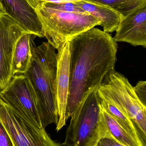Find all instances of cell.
I'll return each mask as SVG.
<instances>
[{
	"mask_svg": "<svg viewBox=\"0 0 146 146\" xmlns=\"http://www.w3.org/2000/svg\"><path fill=\"white\" fill-rule=\"evenodd\" d=\"M34 9L42 25L44 36L57 51L74 37L100 25V22L88 13L53 9L42 3H38Z\"/></svg>",
	"mask_w": 146,
	"mask_h": 146,
	"instance_id": "cell-3",
	"label": "cell"
},
{
	"mask_svg": "<svg viewBox=\"0 0 146 146\" xmlns=\"http://www.w3.org/2000/svg\"><path fill=\"white\" fill-rule=\"evenodd\" d=\"M37 3H59L66 2L75 3L81 0H35Z\"/></svg>",
	"mask_w": 146,
	"mask_h": 146,
	"instance_id": "cell-21",
	"label": "cell"
},
{
	"mask_svg": "<svg viewBox=\"0 0 146 146\" xmlns=\"http://www.w3.org/2000/svg\"><path fill=\"white\" fill-rule=\"evenodd\" d=\"M111 8L123 17L141 5L146 3V0H87Z\"/></svg>",
	"mask_w": 146,
	"mask_h": 146,
	"instance_id": "cell-16",
	"label": "cell"
},
{
	"mask_svg": "<svg viewBox=\"0 0 146 146\" xmlns=\"http://www.w3.org/2000/svg\"><path fill=\"white\" fill-rule=\"evenodd\" d=\"M97 90L90 93L71 116L64 146H97L105 137Z\"/></svg>",
	"mask_w": 146,
	"mask_h": 146,
	"instance_id": "cell-5",
	"label": "cell"
},
{
	"mask_svg": "<svg viewBox=\"0 0 146 146\" xmlns=\"http://www.w3.org/2000/svg\"><path fill=\"white\" fill-rule=\"evenodd\" d=\"M0 121L15 146H63L45 131L19 116L8 105L0 92Z\"/></svg>",
	"mask_w": 146,
	"mask_h": 146,
	"instance_id": "cell-6",
	"label": "cell"
},
{
	"mask_svg": "<svg viewBox=\"0 0 146 146\" xmlns=\"http://www.w3.org/2000/svg\"><path fill=\"white\" fill-rule=\"evenodd\" d=\"M69 42V85L66 121L88 94L98 90L107 73L115 69L118 48L110 34L95 27Z\"/></svg>",
	"mask_w": 146,
	"mask_h": 146,
	"instance_id": "cell-1",
	"label": "cell"
},
{
	"mask_svg": "<svg viewBox=\"0 0 146 146\" xmlns=\"http://www.w3.org/2000/svg\"><path fill=\"white\" fill-rule=\"evenodd\" d=\"M100 119L104 129V137L113 139L124 145L143 146L119 125L100 105Z\"/></svg>",
	"mask_w": 146,
	"mask_h": 146,
	"instance_id": "cell-14",
	"label": "cell"
},
{
	"mask_svg": "<svg viewBox=\"0 0 146 146\" xmlns=\"http://www.w3.org/2000/svg\"><path fill=\"white\" fill-rule=\"evenodd\" d=\"M97 146H127L122 145L113 139L103 137L99 140Z\"/></svg>",
	"mask_w": 146,
	"mask_h": 146,
	"instance_id": "cell-20",
	"label": "cell"
},
{
	"mask_svg": "<svg viewBox=\"0 0 146 146\" xmlns=\"http://www.w3.org/2000/svg\"><path fill=\"white\" fill-rule=\"evenodd\" d=\"M75 3L99 21L104 31L107 33L115 31L123 18L121 15L105 5L87 0H81Z\"/></svg>",
	"mask_w": 146,
	"mask_h": 146,
	"instance_id": "cell-12",
	"label": "cell"
},
{
	"mask_svg": "<svg viewBox=\"0 0 146 146\" xmlns=\"http://www.w3.org/2000/svg\"><path fill=\"white\" fill-rule=\"evenodd\" d=\"M33 33H27L17 41L13 53L11 75L24 74L27 71L31 60L30 39Z\"/></svg>",
	"mask_w": 146,
	"mask_h": 146,
	"instance_id": "cell-13",
	"label": "cell"
},
{
	"mask_svg": "<svg viewBox=\"0 0 146 146\" xmlns=\"http://www.w3.org/2000/svg\"><path fill=\"white\" fill-rule=\"evenodd\" d=\"M56 99L58 121L56 125L58 132L66 125V109L69 85V42L58 50L57 70Z\"/></svg>",
	"mask_w": 146,
	"mask_h": 146,
	"instance_id": "cell-10",
	"label": "cell"
},
{
	"mask_svg": "<svg viewBox=\"0 0 146 146\" xmlns=\"http://www.w3.org/2000/svg\"><path fill=\"white\" fill-rule=\"evenodd\" d=\"M33 34L30 39L31 60L23 74L29 82L37 98L42 128L57 125L58 112L56 99L57 53L48 42L36 47Z\"/></svg>",
	"mask_w": 146,
	"mask_h": 146,
	"instance_id": "cell-2",
	"label": "cell"
},
{
	"mask_svg": "<svg viewBox=\"0 0 146 146\" xmlns=\"http://www.w3.org/2000/svg\"><path fill=\"white\" fill-rule=\"evenodd\" d=\"M97 91L109 99L129 117L141 142L146 146V106L137 98L127 78L115 69L111 70Z\"/></svg>",
	"mask_w": 146,
	"mask_h": 146,
	"instance_id": "cell-4",
	"label": "cell"
},
{
	"mask_svg": "<svg viewBox=\"0 0 146 146\" xmlns=\"http://www.w3.org/2000/svg\"><path fill=\"white\" fill-rule=\"evenodd\" d=\"M116 31L114 40L134 46L146 47V3L123 17Z\"/></svg>",
	"mask_w": 146,
	"mask_h": 146,
	"instance_id": "cell-9",
	"label": "cell"
},
{
	"mask_svg": "<svg viewBox=\"0 0 146 146\" xmlns=\"http://www.w3.org/2000/svg\"><path fill=\"white\" fill-rule=\"evenodd\" d=\"M135 93L140 102L146 106V82L140 81L133 87Z\"/></svg>",
	"mask_w": 146,
	"mask_h": 146,
	"instance_id": "cell-18",
	"label": "cell"
},
{
	"mask_svg": "<svg viewBox=\"0 0 146 146\" xmlns=\"http://www.w3.org/2000/svg\"><path fill=\"white\" fill-rule=\"evenodd\" d=\"M45 6L53 9L61 11L75 13H86L87 12L80 7L75 3L66 2L62 3H42Z\"/></svg>",
	"mask_w": 146,
	"mask_h": 146,
	"instance_id": "cell-17",
	"label": "cell"
},
{
	"mask_svg": "<svg viewBox=\"0 0 146 146\" xmlns=\"http://www.w3.org/2000/svg\"><path fill=\"white\" fill-rule=\"evenodd\" d=\"M28 32H30L0 10V90L6 88L12 78V59L16 42Z\"/></svg>",
	"mask_w": 146,
	"mask_h": 146,
	"instance_id": "cell-8",
	"label": "cell"
},
{
	"mask_svg": "<svg viewBox=\"0 0 146 146\" xmlns=\"http://www.w3.org/2000/svg\"><path fill=\"white\" fill-rule=\"evenodd\" d=\"M0 146H15L11 136L0 121Z\"/></svg>",
	"mask_w": 146,
	"mask_h": 146,
	"instance_id": "cell-19",
	"label": "cell"
},
{
	"mask_svg": "<svg viewBox=\"0 0 146 146\" xmlns=\"http://www.w3.org/2000/svg\"><path fill=\"white\" fill-rule=\"evenodd\" d=\"M1 94L11 110L21 118L43 128L37 98L23 74H15Z\"/></svg>",
	"mask_w": 146,
	"mask_h": 146,
	"instance_id": "cell-7",
	"label": "cell"
},
{
	"mask_svg": "<svg viewBox=\"0 0 146 146\" xmlns=\"http://www.w3.org/2000/svg\"><path fill=\"white\" fill-rule=\"evenodd\" d=\"M0 10L5 12L27 31L39 37H44L37 13L27 0H0Z\"/></svg>",
	"mask_w": 146,
	"mask_h": 146,
	"instance_id": "cell-11",
	"label": "cell"
},
{
	"mask_svg": "<svg viewBox=\"0 0 146 146\" xmlns=\"http://www.w3.org/2000/svg\"><path fill=\"white\" fill-rule=\"evenodd\" d=\"M97 93L100 106L135 140L143 146L140 140L137 131L129 117L105 95L98 91Z\"/></svg>",
	"mask_w": 146,
	"mask_h": 146,
	"instance_id": "cell-15",
	"label": "cell"
}]
</instances>
